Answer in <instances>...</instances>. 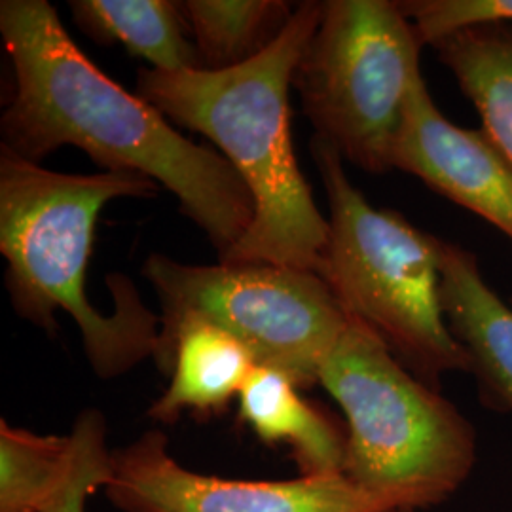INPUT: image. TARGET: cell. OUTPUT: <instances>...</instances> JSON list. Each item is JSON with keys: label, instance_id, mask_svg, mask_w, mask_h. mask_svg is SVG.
I'll return each instance as SVG.
<instances>
[{"label": "cell", "instance_id": "cell-16", "mask_svg": "<svg viewBox=\"0 0 512 512\" xmlns=\"http://www.w3.org/2000/svg\"><path fill=\"white\" fill-rule=\"evenodd\" d=\"M184 19L205 71H228L266 52L293 18L283 0H188Z\"/></svg>", "mask_w": 512, "mask_h": 512}, {"label": "cell", "instance_id": "cell-11", "mask_svg": "<svg viewBox=\"0 0 512 512\" xmlns=\"http://www.w3.org/2000/svg\"><path fill=\"white\" fill-rule=\"evenodd\" d=\"M440 302L484 399L512 412V306L492 291L475 253L448 241L442 245Z\"/></svg>", "mask_w": 512, "mask_h": 512}, {"label": "cell", "instance_id": "cell-8", "mask_svg": "<svg viewBox=\"0 0 512 512\" xmlns=\"http://www.w3.org/2000/svg\"><path fill=\"white\" fill-rule=\"evenodd\" d=\"M112 467L105 494L122 512H393L346 475L256 482L194 473L160 431L112 450Z\"/></svg>", "mask_w": 512, "mask_h": 512}, {"label": "cell", "instance_id": "cell-4", "mask_svg": "<svg viewBox=\"0 0 512 512\" xmlns=\"http://www.w3.org/2000/svg\"><path fill=\"white\" fill-rule=\"evenodd\" d=\"M346 416L344 475L389 511L439 505L476 461L473 425L365 325L351 321L319 372Z\"/></svg>", "mask_w": 512, "mask_h": 512}, {"label": "cell", "instance_id": "cell-9", "mask_svg": "<svg viewBox=\"0 0 512 512\" xmlns=\"http://www.w3.org/2000/svg\"><path fill=\"white\" fill-rule=\"evenodd\" d=\"M393 169L473 211L512 241V164L484 129L450 122L420 74L412 86Z\"/></svg>", "mask_w": 512, "mask_h": 512}, {"label": "cell", "instance_id": "cell-14", "mask_svg": "<svg viewBox=\"0 0 512 512\" xmlns=\"http://www.w3.org/2000/svg\"><path fill=\"white\" fill-rule=\"evenodd\" d=\"M76 27L99 44H122L156 71H200L202 59L184 35L183 8L173 0H71Z\"/></svg>", "mask_w": 512, "mask_h": 512}, {"label": "cell", "instance_id": "cell-6", "mask_svg": "<svg viewBox=\"0 0 512 512\" xmlns=\"http://www.w3.org/2000/svg\"><path fill=\"white\" fill-rule=\"evenodd\" d=\"M421 48L401 2H323L321 21L294 73L315 137L366 173L391 171L421 74Z\"/></svg>", "mask_w": 512, "mask_h": 512}, {"label": "cell", "instance_id": "cell-3", "mask_svg": "<svg viewBox=\"0 0 512 512\" xmlns=\"http://www.w3.org/2000/svg\"><path fill=\"white\" fill-rule=\"evenodd\" d=\"M158 184L139 173L69 175L0 147V253L6 289L19 317L54 332L55 313H69L99 378H118L154 359L160 315L152 313L126 275H109L114 313L95 310L86 272L95 226L107 203L154 198Z\"/></svg>", "mask_w": 512, "mask_h": 512}, {"label": "cell", "instance_id": "cell-5", "mask_svg": "<svg viewBox=\"0 0 512 512\" xmlns=\"http://www.w3.org/2000/svg\"><path fill=\"white\" fill-rule=\"evenodd\" d=\"M310 148L329 200V241L319 275L342 310L437 391L444 374L471 372L440 302L444 241L397 211L370 205L330 143L313 135Z\"/></svg>", "mask_w": 512, "mask_h": 512}, {"label": "cell", "instance_id": "cell-18", "mask_svg": "<svg viewBox=\"0 0 512 512\" xmlns=\"http://www.w3.org/2000/svg\"><path fill=\"white\" fill-rule=\"evenodd\" d=\"M511 306H512V298H511Z\"/></svg>", "mask_w": 512, "mask_h": 512}, {"label": "cell", "instance_id": "cell-17", "mask_svg": "<svg viewBox=\"0 0 512 512\" xmlns=\"http://www.w3.org/2000/svg\"><path fill=\"white\" fill-rule=\"evenodd\" d=\"M421 46L478 27H512V0H408L401 2Z\"/></svg>", "mask_w": 512, "mask_h": 512}, {"label": "cell", "instance_id": "cell-12", "mask_svg": "<svg viewBox=\"0 0 512 512\" xmlns=\"http://www.w3.org/2000/svg\"><path fill=\"white\" fill-rule=\"evenodd\" d=\"M171 380L148 416L173 423L184 412H220L238 399L256 361L253 353L226 330L203 321H186L154 357Z\"/></svg>", "mask_w": 512, "mask_h": 512}, {"label": "cell", "instance_id": "cell-1", "mask_svg": "<svg viewBox=\"0 0 512 512\" xmlns=\"http://www.w3.org/2000/svg\"><path fill=\"white\" fill-rule=\"evenodd\" d=\"M0 33L16 76L0 118L2 147L35 164L61 147H76L105 171L162 184L219 260L245 236L255 203L238 171L103 73L69 37L50 2L2 0Z\"/></svg>", "mask_w": 512, "mask_h": 512}, {"label": "cell", "instance_id": "cell-2", "mask_svg": "<svg viewBox=\"0 0 512 512\" xmlns=\"http://www.w3.org/2000/svg\"><path fill=\"white\" fill-rule=\"evenodd\" d=\"M321 14L323 2L296 4L266 52L228 71L137 74V95L167 120L213 141L251 192L255 219L222 264H275L319 274L329 219L294 154L289 90Z\"/></svg>", "mask_w": 512, "mask_h": 512}, {"label": "cell", "instance_id": "cell-10", "mask_svg": "<svg viewBox=\"0 0 512 512\" xmlns=\"http://www.w3.org/2000/svg\"><path fill=\"white\" fill-rule=\"evenodd\" d=\"M112 475L99 410H84L69 435H37L0 421V512H86Z\"/></svg>", "mask_w": 512, "mask_h": 512}, {"label": "cell", "instance_id": "cell-13", "mask_svg": "<svg viewBox=\"0 0 512 512\" xmlns=\"http://www.w3.org/2000/svg\"><path fill=\"white\" fill-rule=\"evenodd\" d=\"M300 391L289 374L256 365L239 393V418L262 442L287 444L300 475H344L346 433Z\"/></svg>", "mask_w": 512, "mask_h": 512}, {"label": "cell", "instance_id": "cell-7", "mask_svg": "<svg viewBox=\"0 0 512 512\" xmlns=\"http://www.w3.org/2000/svg\"><path fill=\"white\" fill-rule=\"evenodd\" d=\"M143 275L162 306L156 355L183 323L203 321L238 338L256 365L289 374L300 389L319 385L321 368L351 323L325 279L308 270L222 262L192 266L150 255Z\"/></svg>", "mask_w": 512, "mask_h": 512}, {"label": "cell", "instance_id": "cell-15", "mask_svg": "<svg viewBox=\"0 0 512 512\" xmlns=\"http://www.w3.org/2000/svg\"><path fill=\"white\" fill-rule=\"evenodd\" d=\"M475 105L482 129L512 164V27H478L435 46Z\"/></svg>", "mask_w": 512, "mask_h": 512}]
</instances>
